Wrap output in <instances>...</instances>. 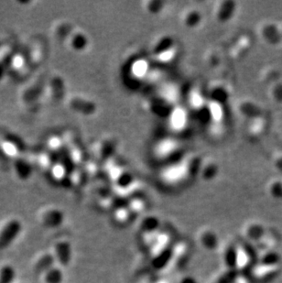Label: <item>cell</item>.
<instances>
[{"label":"cell","instance_id":"4","mask_svg":"<svg viewBox=\"0 0 282 283\" xmlns=\"http://www.w3.org/2000/svg\"><path fill=\"white\" fill-rule=\"evenodd\" d=\"M56 258L53 254L47 253L42 255L35 264V271L40 274H46L49 271L54 268Z\"/></svg>","mask_w":282,"mask_h":283},{"label":"cell","instance_id":"8","mask_svg":"<svg viewBox=\"0 0 282 283\" xmlns=\"http://www.w3.org/2000/svg\"><path fill=\"white\" fill-rule=\"evenodd\" d=\"M146 69H147V66L143 61H138V63L135 65V72L138 75L144 74Z\"/></svg>","mask_w":282,"mask_h":283},{"label":"cell","instance_id":"7","mask_svg":"<svg viewBox=\"0 0 282 283\" xmlns=\"http://www.w3.org/2000/svg\"><path fill=\"white\" fill-rule=\"evenodd\" d=\"M184 116H185L184 113L181 110L175 112L173 114V118H172V122H173L175 127H180L183 125L184 120H185Z\"/></svg>","mask_w":282,"mask_h":283},{"label":"cell","instance_id":"3","mask_svg":"<svg viewBox=\"0 0 282 283\" xmlns=\"http://www.w3.org/2000/svg\"><path fill=\"white\" fill-rule=\"evenodd\" d=\"M43 223L51 228H56L61 226L64 220L62 212L58 209H52L46 212L43 216Z\"/></svg>","mask_w":282,"mask_h":283},{"label":"cell","instance_id":"2","mask_svg":"<svg viewBox=\"0 0 282 283\" xmlns=\"http://www.w3.org/2000/svg\"><path fill=\"white\" fill-rule=\"evenodd\" d=\"M55 258L60 266L66 267L72 259V247L66 241L59 242L55 246Z\"/></svg>","mask_w":282,"mask_h":283},{"label":"cell","instance_id":"5","mask_svg":"<svg viewBox=\"0 0 282 283\" xmlns=\"http://www.w3.org/2000/svg\"><path fill=\"white\" fill-rule=\"evenodd\" d=\"M16 271L12 266L5 265L0 269V283H13Z\"/></svg>","mask_w":282,"mask_h":283},{"label":"cell","instance_id":"6","mask_svg":"<svg viewBox=\"0 0 282 283\" xmlns=\"http://www.w3.org/2000/svg\"><path fill=\"white\" fill-rule=\"evenodd\" d=\"M62 280H63V273L60 271V269L57 267H54L45 274L46 283H61Z\"/></svg>","mask_w":282,"mask_h":283},{"label":"cell","instance_id":"1","mask_svg":"<svg viewBox=\"0 0 282 283\" xmlns=\"http://www.w3.org/2000/svg\"><path fill=\"white\" fill-rule=\"evenodd\" d=\"M22 230V225L18 220H11L0 231V250L6 249L18 237Z\"/></svg>","mask_w":282,"mask_h":283}]
</instances>
